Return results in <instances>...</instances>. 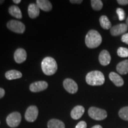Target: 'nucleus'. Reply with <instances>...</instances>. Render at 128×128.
<instances>
[{
    "label": "nucleus",
    "mask_w": 128,
    "mask_h": 128,
    "mask_svg": "<svg viewBox=\"0 0 128 128\" xmlns=\"http://www.w3.org/2000/svg\"><path fill=\"white\" fill-rule=\"evenodd\" d=\"M92 128H102V126L100 125H95L92 126Z\"/></svg>",
    "instance_id": "obj_32"
},
{
    "label": "nucleus",
    "mask_w": 128,
    "mask_h": 128,
    "mask_svg": "<svg viewBox=\"0 0 128 128\" xmlns=\"http://www.w3.org/2000/svg\"><path fill=\"white\" fill-rule=\"evenodd\" d=\"M21 120H22V116L20 113L17 112L11 113L6 118V122L8 126L12 128L18 126Z\"/></svg>",
    "instance_id": "obj_6"
},
{
    "label": "nucleus",
    "mask_w": 128,
    "mask_h": 128,
    "mask_svg": "<svg viewBox=\"0 0 128 128\" xmlns=\"http://www.w3.org/2000/svg\"><path fill=\"white\" fill-rule=\"evenodd\" d=\"M128 27L124 23H120L114 26H112L110 28V33L112 36H117L121 34H125L126 31H128Z\"/></svg>",
    "instance_id": "obj_9"
},
{
    "label": "nucleus",
    "mask_w": 128,
    "mask_h": 128,
    "mask_svg": "<svg viewBox=\"0 0 128 128\" xmlns=\"http://www.w3.org/2000/svg\"><path fill=\"white\" fill-rule=\"evenodd\" d=\"M4 2H5V1H4V0H0V5L3 4Z\"/></svg>",
    "instance_id": "obj_33"
},
{
    "label": "nucleus",
    "mask_w": 128,
    "mask_h": 128,
    "mask_svg": "<svg viewBox=\"0 0 128 128\" xmlns=\"http://www.w3.org/2000/svg\"><path fill=\"white\" fill-rule=\"evenodd\" d=\"M116 13L118 14V17H119V20L120 21L124 20L126 17V14L122 8H118L116 9Z\"/></svg>",
    "instance_id": "obj_25"
},
{
    "label": "nucleus",
    "mask_w": 128,
    "mask_h": 128,
    "mask_svg": "<svg viewBox=\"0 0 128 128\" xmlns=\"http://www.w3.org/2000/svg\"><path fill=\"white\" fill-rule=\"evenodd\" d=\"M8 12L11 16L17 19H22L23 18L22 12L20 8L16 6H12L8 8Z\"/></svg>",
    "instance_id": "obj_19"
},
{
    "label": "nucleus",
    "mask_w": 128,
    "mask_h": 128,
    "mask_svg": "<svg viewBox=\"0 0 128 128\" xmlns=\"http://www.w3.org/2000/svg\"><path fill=\"white\" fill-rule=\"evenodd\" d=\"M117 54L121 58L128 57V49L124 47H120L118 48Z\"/></svg>",
    "instance_id": "obj_24"
},
{
    "label": "nucleus",
    "mask_w": 128,
    "mask_h": 128,
    "mask_svg": "<svg viewBox=\"0 0 128 128\" xmlns=\"http://www.w3.org/2000/svg\"><path fill=\"white\" fill-rule=\"evenodd\" d=\"M48 128H65V124L63 122L58 119H52L48 122Z\"/></svg>",
    "instance_id": "obj_20"
},
{
    "label": "nucleus",
    "mask_w": 128,
    "mask_h": 128,
    "mask_svg": "<svg viewBox=\"0 0 128 128\" xmlns=\"http://www.w3.org/2000/svg\"><path fill=\"white\" fill-rule=\"evenodd\" d=\"M116 70L121 75H124L128 73V60H123L117 65Z\"/></svg>",
    "instance_id": "obj_18"
},
{
    "label": "nucleus",
    "mask_w": 128,
    "mask_h": 128,
    "mask_svg": "<svg viewBox=\"0 0 128 128\" xmlns=\"http://www.w3.org/2000/svg\"><path fill=\"white\" fill-rule=\"evenodd\" d=\"M91 4L92 9L96 11H100L103 7V2L101 0H92Z\"/></svg>",
    "instance_id": "obj_22"
},
{
    "label": "nucleus",
    "mask_w": 128,
    "mask_h": 128,
    "mask_svg": "<svg viewBox=\"0 0 128 128\" xmlns=\"http://www.w3.org/2000/svg\"><path fill=\"white\" fill-rule=\"evenodd\" d=\"M86 46L90 49L97 48L102 44V38L97 30H90L87 33L85 39Z\"/></svg>",
    "instance_id": "obj_1"
},
{
    "label": "nucleus",
    "mask_w": 128,
    "mask_h": 128,
    "mask_svg": "<svg viewBox=\"0 0 128 128\" xmlns=\"http://www.w3.org/2000/svg\"><path fill=\"white\" fill-rule=\"evenodd\" d=\"M7 27L10 30L18 34H23L26 30L25 25L22 22L16 20H11L8 22Z\"/></svg>",
    "instance_id": "obj_5"
},
{
    "label": "nucleus",
    "mask_w": 128,
    "mask_h": 128,
    "mask_svg": "<svg viewBox=\"0 0 128 128\" xmlns=\"http://www.w3.org/2000/svg\"><path fill=\"white\" fill-rule=\"evenodd\" d=\"M109 78L117 87H122L124 86V81L123 78L118 74L114 72H111L109 74Z\"/></svg>",
    "instance_id": "obj_15"
},
{
    "label": "nucleus",
    "mask_w": 128,
    "mask_h": 128,
    "mask_svg": "<svg viewBox=\"0 0 128 128\" xmlns=\"http://www.w3.org/2000/svg\"><path fill=\"white\" fill-rule=\"evenodd\" d=\"M43 72L46 76H50L56 73L58 70V65L55 60L52 57L44 58L41 63Z\"/></svg>",
    "instance_id": "obj_2"
},
{
    "label": "nucleus",
    "mask_w": 128,
    "mask_h": 128,
    "mask_svg": "<svg viewBox=\"0 0 128 128\" xmlns=\"http://www.w3.org/2000/svg\"><path fill=\"white\" fill-rule=\"evenodd\" d=\"M36 4L40 9L44 12H49L52 9V5L48 0H37Z\"/></svg>",
    "instance_id": "obj_16"
},
{
    "label": "nucleus",
    "mask_w": 128,
    "mask_h": 128,
    "mask_svg": "<svg viewBox=\"0 0 128 128\" xmlns=\"http://www.w3.org/2000/svg\"><path fill=\"white\" fill-rule=\"evenodd\" d=\"M39 114V110L35 106H30L27 108L25 113V119L28 122H33L37 119Z\"/></svg>",
    "instance_id": "obj_7"
},
{
    "label": "nucleus",
    "mask_w": 128,
    "mask_h": 128,
    "mask_svg": "<svg viewBox=\"0 0 128 128\" xmlns=\"http://www.w3.org/2000/svg\"><path fill=\"white\" fill-rule=\"evenodd\" d=\"M12 2H13L14 3H15V4H20V3L21 2V0H13L12 1Z\"/></svg>",
    "instance_id": "obj_31"
},
{
    "label": "nucleus",
    "mask_w": 128,
    "mask_h": 128,
    "mask_svg": "<svg viewBox=\"0 0 128 128\" xmlns=\"http://www.w3.org/2000/svg\"><path fill=\"white\" fill-rule=\"evenodd\" d=\"M70 2L72 4H81L82 2V0H70Z\"/></svg>",
    "instance_id": "obj_30"
},
{
    "label": "nucleus",
    "mask_w": 128,
    "mask_h": 128,
    "mask_svg": "<svg viewBox=\"0 0 128 128\" xmlns=\"http://www.w3.org/2000/svg\"><path fill=\"white\" fill-rule=\"evenodd\" d=\"M5 93H6V92H5L4 89H3L2 88H0V99L4 97Z\"/></svg>",
    "instance_id": "obj_29"
},
{
    "label": "nucleus",
    "mask_w": 128,
    "mask_h": 128,
    "mask_svg": "<svg viewBox=\"0 0 128 128\" xmlns=\"http://www.w3.org/2000/svg\"><path fill=\"white\" fill-rule=\"evenodd\" d=\"M64 88L70 94H76L78 92V86L76 81L71 78H66L63 82Z\"/></svg>",
    "instance_id": "obj_8"
},
{
    "label": "nucleus",
    "mask_w": 128,
    "mask_h": 128,
    "mask_svg": "<svg viewBox=\"0 0 128 128\" xmlns=\"http://www.w3.org/2000/svg\"><path fill=\"white\" fill-rule=\"evenodd\" d=\"M86 82L90 86H102L104 83V76L100 71H92L88 72L86 77Z\"/></svg>",
    "instance_id": "obj_3"
},
{
    "label": "nucleus",
    "mask_w": 128,
    "mask_h": 128,
    "mask_svg": "<svg viewBox=\"0 0 128 128\" xmlns=\"http://www.w3.org/2000/svg\"><path fill=\"white\" fill-rule=\"evenodd\" d=\"M87 123L86 122L81 121L76 124L75 128H87Z\"/></svg>",
    "instance_id": "obj_26"
},
{
    "label": "nucleus",
    "mask_w": 128,
    "mask_h": 128,
    "mask_svg": "<svg viewBox=\"0 0 128 128\" xmlns=\"http://www.w3.org/2000/svg\"><path fill=\"white\" fill-rule=\"evenodd\" d=\"M89 116L96 120H103L108 116V113L105 110L102 108L91 107L88 111Z\"/></svg>",
    "instance_id": "obj_4"
},
{
    "label": "nucleus",
    "mask_w": 128,
    "mask_h": 128,
    "mask_svg": "<svg viewBox=\"0 0 128 128\" xmlns=\"http://www.w3.org/2000/svg\"><path fill=\"white\" fill-rule=\"evenodd\" d=\"M98 60L100 64L103 66H107L110 63L111 56L109 52L107 50H103L100 53Z\"/></svg>",
    "instance_id": "obj_12"
},
{
    "label": "nucleus",
    "mask_w": 128,
    "mask_h": 128,
    "mask_svg": "<svg viewBox=\"0 0 128 128\" xmlns=\"http://www.w3.org/2000/svg\"><path fill=\"white\" fill-rule=\"evenodd\" d=\"M121 40L122 42H124L126 44H128V33H125V34L122 35L121 38Z\"/></svg>",
    "instance_id": "obj_27"
},
{
    "label": "nucleus",
    "mask_w": 128,
    "mask_h": 128,
    "mask_svg": "<svg viewBox=\"0 0 128 128\" xmlns=\"http://www.w3.org/2000/svg\"><path fill=\"white\" fill-rule=\"evenodd\" d=\"M14 59L16 63L22 64L26 60L27 53L23 48H18L14 54Z\"/></svg>",
    "instance_id": "obj_11"
},
{
    "label": "nucleus",
    "mask_w": 128,
    "mask_h": 128,
    "mask_svg": "<svg viewBox=\"0 0 128 128\" xmlns=\"http://www.w3.org/2000/svg\"><path fill=\"white\" fill-rule=\"evenodd\" d=\"M22 76L23 75L21 72L15 70H9L5 74V76L8 80L19 79V78H22Z\"/></svg>",
    "instance_id": "obj_17"
},
{
    "label": "nucleus",
    "mask_w": 128,
    "mask_h": 128,
    "mask_svg": "<svg viewBox=\"0 0 128 128\" xmlns=\"http://www.w3.org/2000/svg\"><path fill=\"white\" fill-rule=\"evenodd\" d=\"M117 2L122 6H126L128 4V0H118Z\"/></svg>",
    "instance_id": "obj_28"
},
{
    "label": "nucleus",
    "mask_w": 128,
    "mask_h": 128,
    "mask_svg": "<svg viewBox=\"0 0 128 128\" xmlns=\"http://www.w3.org/2000/svg\"><path fill=\"white\" fill-rule=\"evenodd\" d=\"M119 116L124 120L128 121V106L124 107L119 110Z\"/></svg>",
    "instance_id": "obj_23"
},
{
    "label": "nucleus",
    "mask_w": 128,
    "mask_h": 128,
    "mask_svg": "<svg viewBox=\"0 0 128 128\" xmlns=\"http://www.w3.org/2000/svg\"><path fill=\"white\" fill-rule=\"evenodd\" d=\"M126 24L128 26V18H127V19H126Z\"/></svg>",
    "instance_id": "obj_34"
},
{
    "label": "nucleus",
    "mask_w": 128,
    "mask_h": 128,
    "mask_svg": "<svg viewBox=\"0 0 128 128\" xmlns=\"http://www.w3.org/2000/svg\"><path fill=\"white\" fill-rule=\"evenodd\" d=\"M101 27L105 30H108L112 28V23L106 16H102L99 19Z\"/></svg>",
    "instance_id": "obj_21"
},
{
    "label": "nucleus",
    "mask_w": 128,
    "mask_h": 128,
    "mask_svg": "<svg viewBox=\"0 0 128 128\" xmlns=\"http://www.w3.org/2000/svg\"><path fill=\"white\" fill-rule=\"evenodd\" d=\"M85 108L82 106H76L71 110V116L73 119L78 120L80 119L84 114Z\"/></svg>",
    "instance_id": "obj_13"
},
{
    "label": "nucleus",
    "mask_w": 128,
    "mask_h": 128,
    "mask_svg": "<svg viewBox=\"0 0 128 128\" xmlns=\"http://www.w3.org/2000/svg\"><path fill=\"white\" fill-rule=\"evenodd\" d=\"M40 8L36 4L31 3L28 6V14L30 18H36L39 16Z\"/></svg>",
    "instance_id": "obj_14"
},
{
    "label": "nucleus",
    "mask_w": 128,
    "mask_h": 128,
    "mask_svg": "<svg viewBox=\"0 0 128 128\" xmlns=\"http://www.w3.org/2000/svg\"><path fill=\"white\" fill-rule=\"evenodd\" d=\"M48 84L47 82L44 81H36L32 83L30 85V90L33 92H42L47 89Z\"/></svg>",
    "instance_id": "obj_10"
}]
</instances>
